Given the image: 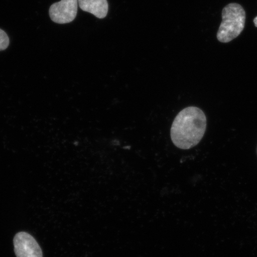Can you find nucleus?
I'll return each instance as SVG.
<instances>
[{
  "mask_svg": "<svg viewBox=\"0 0 257 257\" xmlns=\"http://www.w3.org/2000/svg\"><path fill=\"white\" fill-rule=\"evenodd\" d=\"M10 40L7 34L0 29V51L5 50L9 46Z\"/></svg>",
  "mask_w": 257,
  "mask_h": 257,
  "instance_id": "obj_6",
  "label": "nucleus"
},
{
  "mask_svg": "<svg viewBox=\"0 0 257 257\" xmlns=\"http://www.w3.org/2000/svg\"><path fill=\"white\" fill-rule=\"evenodd\" d=\"M222 22L217 32V38L223 43H227L235 39L245 28L246 13L237 3H230L224 8Z\"/></svg>",
  "mask_w": 257,
  "mask_h": 257,
  "instance_id": "obj_2",
  "label": "nucleus"
},
{
  "mask_svg": "<svg viewBox=\"0 0 257 257\" xmlns=\"http://www.w3.org/2000/svg\"><path fill=\"white\" fill-rule=\"evenodd\" d=\"M253 23H254L255 27L257 28V16L254 18V19H253Z\"/></svg>",
  "mask_w": 257,
  "mask_h": 257,
  "instance_id": "obj_7",
  "label": "nucleus"
},
{
  "mask_svg": "<svg viewBox=\"0 0 257 257\" xmlns=\"http://www.w3.org/2000/svg\"><path fill=\"white\" fill-rule=\"evenodd\" d=\"M78 0H61L54 3L49 10L50 17L59 24L70 23L75 20L78 13Z\"/></svg>",
  "mask_w": 257,
  "mask_h": 257,
  "instance_id": "obj_3",
  "label": "nucleus"
},
{
  "mask_svg": "<svg viewBox=\"0 0 257 257\" xmlns=\"http://www.w3.org/2000/svg\"><path fill=\"white\" fill-rule=\"evenodd\" d=\"M207 127V118L203 111L194 106L179 112L173 122L170 136L176 147L189 150L200 143Z\"/></svg>",
  "mask_w": 257,
  "mask_h": 257,
  "instance_id": "obj_1",
  "label": "nucleus"
},
{
  "mask_svg": "<svg viewBox=\"0 0 257 257\" xmlns=\"http://www.w3.org/2000/svg\"><path fill=\"white\" fill-rule=\"evenodd\" d=\"M78 5L83 11L88 12L98 19L105 18L108 14L107 0H78Z\"/></svg>",
  "mask_w": 257,
  "mask_h": 257,
  "instance_id": "obj_5",
  "label": "nucleus"
},
{
  "mask_svg": "<svg viewBox=\"0 0 257 257\" xmlns=\"http://www.w3.org/2000/svg\"><path fill=\"white\" fill-rule=\"evenodd\" d=\"M14 245L16 257H43L39 244L30 233L21 232L16 234Z\"/></svg>",
  "mask_w": 257,
  "mask_h": 257,
  "instance_id": "obj_4",
  "label": "nucleus"
}]
</instances>
